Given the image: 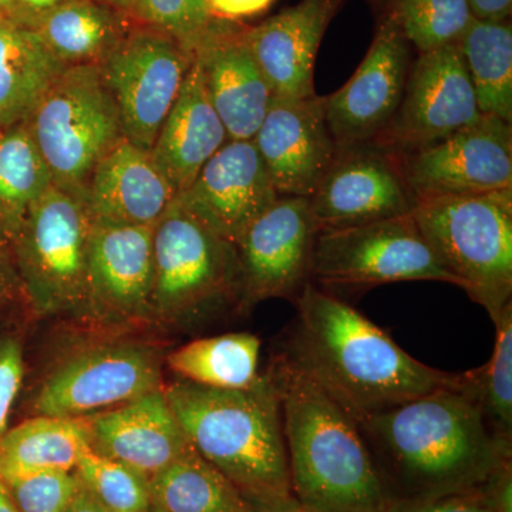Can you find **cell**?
<instances>
[{
  "label": "cell",
  "instance_id": "6da1fadb",
  "mask_svg": "<svg viewBox=\"0 0 512 512\" xmlns=\"http://www.w3.org/2000/svg\"><path fill=\"white\" fill-rule=\"evenodd\" d=\"M390 501L483 487L512 446L495 439L456 383L355 419Z\"/></svg>",
  "mask_w": 512,
  "mask_h": 512
},
{
  "label": "cell",
  "instance_id": "7a4b0ae2",
  "mask_svg": "<svg viewBox=\"0 0 512 512\" xmlns=\"http://www.w3.org/2000/svg\"><path fill=\"white\" fill-rule=\"evenodd\" d=\"M279 352L353 417L383 412L456 383L457 375L414 359L349 303L305 285Z\"/></svg>",
  "mask_w": 512,
  "mask_h": 512
},
{
  "label": "cell",
  "instance_id": "3957f363",
  "mask_svg": "<svg viewBox=\"0 0 512 512\" xmlns=\"http://www.w3.org/2000/svg\"><path fill=\"white\" fill-rule=\"evenodd\" d=\"M301 512H384L389 495L355 419L281 352L268 370Z\"/></svg>",
  "mask_w": 512,
  "mask_h": 512
},
{
  "label": "cell",
  "instance_id": "277c9868",
  "mask_svg": "<svg viewBox=\"0 0 512 512\" xmlns=\"http://www.w3.org/2000/svg\"><path fill=\"white\" fill-rule=\"evenodd\" d=\"M191 446L261 512H301L293 495L281 406L268 372L245 390L177 380L164 389Z\"/></svg>",
  "mask_w": 512,
  "mask_h": 512
},
{
  "label": "cell",
  "instance_id": "5b68a950",
  "mask_svg": "<svg viewBox=\"0 0 512 512\" xmlns=\"http://www.w3.org/2000/svg\"><path fill=\"white\" fill-rule=\"evenodd\" d=\"M412 215L457 286L495 322L512 303V188L417 201Z\"/></svg>",
  "mask_w": 512,
  "mask_h": 512
},
{
  "label": "cell",
  "instance_id": "8992f818",
  "mask_svg": "<svg viewBox=\"0 0 512 512\" xmlns=\"http://www.w3.org/2000/svg\"><path fill=\"white\" fill-rule=\"evenodd\" d=\"M92 228L86 197L55 184L30 208L8 252L36 315L86 319Z\"/></svg>",
  "mask_w": 512,
  "mask_h": 512
},
{
  "label": "cell",
  "instance_id": "52a82bcc",
  "mask_svg": "<svg viewBox=\"0 0 512 512\" xmlns=\"http://www.w3.org/2000/svg\"><path fill=\"white\" fill-rule=\"evenodd\" d=\"M25 124L53 184L84 197L94 168L124 138L97 64L66 67Z\"/></svg>",
  "mask_w": 512,
  "mask_h": 512
},
{
  "label": "cell",
  "instance_id": "ba28073f",
  "mask_svg": "<svg viewBox=\"0 0 512 512\" xmlns=\"http://www.w3.org/2000/svg\"><path fill=\"white\" fill-rule=\"evenodd\" d=\"M153 318L165 326L197 322L225 303L239 305L237 247L175 202L154 225Z\"/></svg>",
  "mask_w": 512,
  "mask_h": 512
},
{
  "label": "cell",
  "instance_id": "9c48e42d",
  "mask_svg": "<svg viewBox=\"0 0 512 512\" xmlns=\"http://www.w3.org/2000/svg\"><path fill=\"white\" fill-rule=\"evenodd\" d=\"M376 286L404 281L456 285L413 215L316 235L311 282Z\"/></svg>",
  "mask_w": 512,
  "mask_h": 512
},
{
  "label": "cell",
  "instance_id": "30bf717a",
  "mask_svg": "<svg viewBox=\"0 0 512 512\" xmlns=\"http://www.w3.org/2000/svg\"><path fill=\"white\" fill-rule=\"evenodd\" d=\"M194 62L174 37L134 23L100 64L119 111L124 138L150 151Z\"/></svg>",
  "mask_w": 512,
  "mask_h": 512
},
{
  "label": "cell",
  "instance_id": "8fae6325",
  "mask_svg": "<svg viewBox=\"0 0 512 512\" xmlns=\"http://www.w3.org/2000/svg\"><path fill=\"white\" fill-rule=\"evenodd\" d=\"M161 389V360L141 343L90 346L64 359L40 386L37 414L82 419Z\"/></svg>",
  "mask_w": 512,
  "mask_h": 512
},
{
  "label": "cell",
  "instance_id": "7c38bea8",
  "mask_svg": "<svg viewBox=\"0 0 512 512\" xmlns=\"http://www.w3.org/2000/svg\"><path fill=\"white\" fill-rule=\"evenodd\" d=\"M480 116L466 63L453 43L420 53L393 119L372 144L404 156L463 130Z\"/></svg>",
  "mask_w": 512,
  "mask_h": 512
},
{
  "label": "cell",
  "instance_id": "4fadbf2b",
  "mask_svg": "<svg viewBox=\"0 0 512 512\" xmlns=\"http://www.w3.org/2000/svg\"><path fill=\"white\" fill-rule=\"evenodd\" d=\"M397 160L416 202L512 188V126L481 114L463 130Z\"/></svg>",
  "mask_w": 512,
  "mask_h": 512
},
{
  "label": "cell",
  "instance_id": "5bb4252c",
  "mask_svg": "<svg viewBox=\"0 0 512 512\" xmlns=\"http://www.w3.org/2000/svg\"><path fill=\"white\" fill-rule=\"evenodd\" d=\"M309 198L279 195L237 244L241 268V311L268 299L295 302L311 282L313 247L318 235Z\"/></svg>",
  "mask_w": 512,
  "mask_h": 512
},
{
  "label": "cell",
  "instance_id": "9a60e30c",
  "mask_svg": "<svg viewBox=\"0 0 512 512\" xmlns=\"http://www.w3.org/2000/svg\"><path fill=\"white\" fill-rule=\"evenodd\" d=\"M414 205L397 157L372 143L339 150L309 197L319 232L403 217Z\"/></svg>",
  "mask_w": 512,
  "mask_h": 512
},
{
  "label": "cell",
  "instance_id": "2e32d148",
  "mask_svg": "<svg viewBox=\"0 0 512 512\" xmlns=\"http://www.w3.org/2000/svg\"><path fill=\"white\" fill-rule=\"evenodd\" d=\"M154 227L94 222L87 262L86 319L101 326L151 323Z\"/></svg>",
  "mask_w": 512,
  "mask_h": 512
},
{
  "label": "cell",
  "instance_id": "e0dca14e",
  "mask_svg": "<svg viewBox=\"0 0 512 512\" xmlns=\"http://www.w3.org/2000/svg\"><path fill=\"white\" fill-rule=\"evenodd\" d=\"M278 197L254 141L228 140L174 202L237 247Z\"/></svg>",
  "mask_w": 512,
  "mask_h": 512
},
{
  "label": "cell",
  "instance_id": "ac0fdd59",
  "mask_svg": "<svg viewBox=\"0 0 512 512\" xmlns=\"http://www.w3.org/2000/svg\"><path fill=\"white\" fill-rule=\"evenodd\" d=\"M409 45L383 20L349 82L325 97L326 121L338 151L372 143L393 119L412 66Z\"/></svg>",
  "mask_w": 512,
  "mask_h": 512
},
{
  "label": "cell",
  "instance_id": "d6986e66",
  "mask_svg": "<svg viewBox=\"0 0 512 512\" xmlns=\"http://www.w3.org/2000/svg\"><path fill=\"white\" fill-rule=\"evenodd\" d=\"M278 195L309 198L338 154L325 114V97L272 94L254 138Z\"/></svg>",
  "mask_w": 512,
  "mask_h": 512
},
{
  "label": "cell",
  "instance_id": "ffe728a7",
  "mask_svg": "<svg viewBox=\"0 0 512 512\" xmlns=\"http://www.w3.org/2000/svg\"><path fill=\"white\" fill-rule=\"evenodd\" d=\"M194 59L229 140H252L271 103L272 90L245 40V28L214 19L195 47Z\"/></svg>",
  "mask_w": 512,
  "mask_h": 512
},
{
  "label": "cell",
  "instance_id": "44dd1931",
  "mask_svg": "<svg viewBox=\"0 0 512 512\" xmlns=\"http://www.w3.org/2000/svg\"><path fill=\"white\" fill-rule=\"evenodd\" d=\"M90 448L151 478L191 447L164 389L87 417Z\"/></svg>",
  "mask_w": 512,
  "mask_h": 512
},
{
  "label": "cell",
  "instance_id": "7402d4cb",
  "mask_svg": "<svg viewBox=\"0 0 512 512\" xmlns=\"http://www.w3.org/2000/svg\"><path fill=\"white\" fill-rule=\"evenodd\" d=\"M345 0H301L291 8L245 29V40L272 94H315V60L329 23Z\"/></svg>",
  "mask_w": 512,
  "mask_h": 512
},
{
  "label": "cell",
  "instance_id": "603a6c76",
  "mask_svg": "<svg viewBox=\"0 0 512 512\" xmlns=\"http://www.w3.org/2000/svg\"><path fill=\"white\" fill-rule=\"evenodd\" d=\"M173 185L150 151L123 138L97 167L87 185L86 201L94 222L154 227L174 201Z\"/></svg>",
  "mask_w": 512,
  "mask_h": 512
},
{
  "label": "cell",
  "instance_id": "cb8c5ba5",
  "mask_svg": "<svg viewBox=\"0 0 512 512\" xmlns=\"http://www.w3.org/2000/svg\"><path fill=\"white\" fill-rule=\"evenodd\" d=\"M228 140L224 123L208 96L201 66L194 59L150 156L177 195Z\"/></svg>",
  "mask_w": 512,
  "mask_h": 512
},
{
  "label": "cell",
  "instance_id": "d4e9b609",
  "mask_svg": "<svg viewBox=\"0 0 512 512\" xmlns=\"http://www.w3.org/2000/svg\"><path fill=\"white\" fill-rule=\"evenodd\" d=\"M66 66L35 29L0 25V131L25 123Z\"/></svg>",
  "mask_w": 512,
  "mask_h": 512
},
{
  "label": "cell",
  "instance_id": "484cf974",
  "mask_svg": "<svg viewBox=\"0 0 512 512\" xmlns=\"http://www.w3.org/2000/svg\"><path fill=\"white\" fill-rule=\"evenodd\" d=\"M136 20L96 2L66 0L46 13L35 30L64 66H100Z\"/></svg>",
  "mask_w": 512,
  "mask_h": 512
},
{
  "label": "cell",
  "instance_id": "4316f807",
  "mask_svg": "<svg viewBox=\"0 0 512 512\" xmlns=\"http://www.w3.org/2000/svg\"><path fill=\"white\" fill-rule=\"evenodd\" d=\"M90 448L89 419L42 416L23 421L0 439V480L45 471H74Z\"/></svg>",
  "mask_w": 512,
  "mask_h": 512
},
{
  "label": "cell",
  "instance_id": "83f0119b",
  "mask_svg": "<svg viewBox=\"0 0 512 512\" xmlns=\"http://www.w3.org/2000/svg\"><path fill=\"white\" fill-rule=\"evenodd\" d=\"M150 488L158 512H261L192 446Z\"/></svg>",
  "mask_w": 512,
  "mask_h": 512
},
{
  "label": "cell",
  "instance_id": "f1b7e54d",
  "mask_svg": "<svg viewBox=\"0 0 512 512\" xmlns=\"http://www.w3.org/2000/svg\"><path fill=\"white\" fill-rule=\"evenodd\" d=\"M262 342L238 332L192 340L167 357L181 380L218 390H245L258 382Z\"/></svg>",
  "mask_w": 512,
  "mask_h": 512
},
{
  "label": "cell",
  "instance_id": "f546056e",
  "mask_svg": "<svg viewBox=\"0 0 512 512\" xmlns=\"http://www.w3.org/2000/svg\"><path fill=\"white\" fill-rule=\"evenodd\" d=\"M480 114L512 124L511 23L476 20L458 40Z\"/></svg>",
  "mask_w": 512,
  "mask_h": 512
},
{
  "label": "cell",
  "instance_id": "4dcf8cb0",
  "mask_svg": "<svg viewBox=\"0 0 512 512\" xmlns=\"http://www.w3.org/2000/svg\"><path fill=\"white\" fill-rule=\"evenodd\" d=\"M53 185L52 174L25 123L0 137V247L9 248L37 200Z\"/></svg>",
  "mask_w": 512,
  "mask_h": 512
},
{
  "label": "cell",
  "instance_id": "1f68e13d",
  "mask_svg": "<svg viewBox=\"0 0 512 512\" xmlns=\"http://www.w3.org/2000/svg\"><path fill=\"white\" fill-rule=\"evenodd\" d=\"M494 326L490 360L478 369L457 375V386L476 404L495 439L512 446V303Z\"/></svg>",
  "mask_w": 512,
  "mask_h": 512
},
{
  "label": "cell",
  "instance_id": "d6a6232c",
  "mask_svg": "<svg viewBox=\"0 0 512 512\" xmlns=\"http://www.w3.org/2000/svg\"><path fill=\"white\" fill-rule=\"evenodd\" d=\"M420 53L458 43L473 15L467 0H384V18Z\"/></svg>",
  "mask_w": 512,
  "mask_h": 512
},
{
  "label": "cell",
  "instance_id": "836d02e7",
  "mask_svg": "<svg viewBox=\"0 0 512 512\" xmlns=\"http://www.w3.org/2000/svg\"><path fill=\"white\" fill-rule=\"evenodd\" d=\"M74 473L82 485L111 512H154L150 478L120 461L84 451Z\"/></svg>",
  "mask_w": 512,
  "mask_h": 512
},
{
  "label": "cell",
  "instance_id": "e575fe53",
  "mask_svg": "<svg viewBox=\"0 0 512 512\" xmlns=\"http://www.w3.org/2000/svg\"><path fill=\"white\" fill-rule=\"evenodd\" d=\"M131 18L174 37L192 55L214 22L208 0H136Z\"/></svg>",
  "mask_w": 512,
  "mask_h": 512
},
{
  "label": "cell",
  "instance_id": "d590c367",
  "mask_svg": "<svg viewBox=\"0 0 512 512\" xmlns=\"http://www.w3.org/2000/svg\"><path fill=\"white\" fill-rule=\"evenodd\" d=\"M3 483L20 512H67L82 488L74 471H45Z\"/></svg>",
  "mask_w": 512,
  "mask_h": 512
},
{
  "label": "cell",
  "instance_id": "8d00e7d4",
  "mask_svg": "<svg viewBox=\"0 0 512 512\" xmlns=\"http://www.w3.org/2000/svg\"><path fill=\"white\" fill-rule=\"evenodd\" d=\"M25 377L22 343L12 335H0V439L8 431L10 412Z\"/></svg>",
  "mask_w": 512,
  "mask_h": 512
},
{
  "label": "cell",
  "instance_id": "74e56055",
  "mask_svg": "<svg viewBox=\"0 0 512 512\" xmlns=\"http://www.w3.org/2000/svg\"><path fill=\"white\" fill-rule=\"evenodd\" d=\"M384 512H497L483 487L419 501H390Z\"/></svg>",
  "mask_w": 512,
  "mask_h": 512
},
{
  "label": "cell",
  "instance_id": "f35d334b",
  "mask_svg": "<svg viewBox=\"0 0 512 512\" xmlns=\"http://www.w3.org/2000/svg\"><path fill=\"white\" fill-rule=\"evenodd\" d=\"M511 458H503L483 488L497 512H512V467Z\"/></svg>",
  "mask_w": 512,
  "mask_h": 512
},
{
  "label": "cell",
  "instance_id": "ab89813d",
  "mask_svg": "<svg viewBox=\"0 0 512 512\" xmlns=\"http://www.w3.org/2000/svg\"><path fill=\"white\" fill-rule=\"evenodd\" d=\"M275 0H208L212 19L239 20L259 15L271 8Z\"/></svg>",
  "mask_w": 512,
  "mask_h": 512
},
{
  "label": "cell",
  "instance_id": "60d3db41",
  "mask_svg": "<svg viewBox=\"0 0 512 512\" xmlns=\"http://www.w3.org/2000/svg\"><path fill=\"white\" fill-rule=\"evenodd\" d=\"M66 0H13L9 20L16 25L35 29L37 22Z\"/></svg>",
  "mask_w": 512,
  "mask_h": 512
},
{
  "label": "cell",
  "instance_id": "b9f144b4",
  "mask_svg": "<svg viewBox=\"0 0 512 512\" xmlns=\"http://www.w3.org/2000/svg\"><path fill=\"white\" fill-rule=\"evenodd\" d=\"M471 15L476 20L504 22L510 16L512 0H467Z\"/></svg>",
  "mask_w": 512,
  "mask_h": 512
},
{
  "label": "cell",
  "instance_id": "7bdbcfd3",
  "mask_svg": "<svg viewBox=\"0 0 512 512\" xmlns=\"http://www.w3.org/2000/svg\"><path fill=\"white\" fill-rule=\"evenodd\" d=\"M67 512H111L104 507L103 504L99 503L96 498L93 497L86 488H80L76 498H74L72 505H70Z\"/></svg>",
  "mask_w": 512,
  "mask_h": 512
},
{
  "label": "cell",
  "instance_id": "ee69618b",
  "mask_svg": "<svg viewBox=\"0 0 512 512\" xmlns=\"http://www.w3.org/2000/svg\"><path fill=\"white\" fill-rule=\"evenodd\" d=\"M15 274L12 262H10L8 249L0 247V301L8 292L10 281Z\"/></svg>",
  "mask_w": 512,
  "mask_h": 512
},
{
  "label": "cell",
  "instance_id": "f6af8a7d",
  "mask_svg": "<svg viewBox=\"0 0 512 512\" xmlns=\"http://www.w3.org/2000/svg\"><path fill=\"white\" fill-rule=\"evenodd\" d=\"M0 512H20L6 484L0 480Z\"/></svg>",
  "mask_w": 512,
  "mask_h": 512
},
{
  "label": "cell",
  "instance_id": "bcb514c9",
  "mask_svg": "<svg viewBox=\"0 0 512 512\" xmlns=\"http://www.w3.org/2000/svg\"><path fill=\"white\" fill-rule=\"evenodd\" d=\"M96 2L104 3V5L111 6V8L128 13L130 16L134 5H136V0H96Z\"/></svg>",
  "mask_w": 512,
  "mask_h": 512
},
{
  "label": "cell",
  "instance_id": "7dc6e473",
  "mask_svg": "<svg viewBox=\"0 0 512 512\" xmlns=\"http://www.w3.org/2000/svg\"><path fill=\"white\" fill-rule=\"evenodd\" d=\"M13 0H0V10L9 16L10 9H12Z\"/></svg>",
  "mask_w": 512,
  "mask_h": 512
},
{
  "label": "cell",
  "instance_id": "c3c4849f",
  "mask_svg": "<svg viewBox=\"0 0 512 512\" xmlns=\"http://www.w3.org/2000/svg\"><path fill=\"white\" fill-rule=\"evenodd\" d=\"M6 19H9L8 16H6L5 12H2V10H0V25H2V23L5 22Z\"/></svg>",
  "mask_w": 512,
  "mask_h": 512
},
{
  "label": "cell",
  "instance_id": "681fc988",
  "mask_svg": "<svg viewBox=\"0 0 512 512\" xmlns=\"http://www.w3.org/2000/svg\"><path fill=\"white\" fill-rule=\"evenodd\" d=\"M0 137H2V131H0Z\"/></svg>",
  "mask_w": 512,
  "mask_h": 512
},
{
  "label": "cell",
  "instance_id": "f907efd6",
  "mask_svg": "<svg viewBox=\"0 0 512 512\" xmlns=\"http://www.w3.org/2000/svg\"><path fill=\"white\" fill-rule=\"evenodd\" d=\"M154 512H158V511H154Z\"/></svg>",
  "mask_w": 512,
  "mask_h": 512
}]
</instances>
